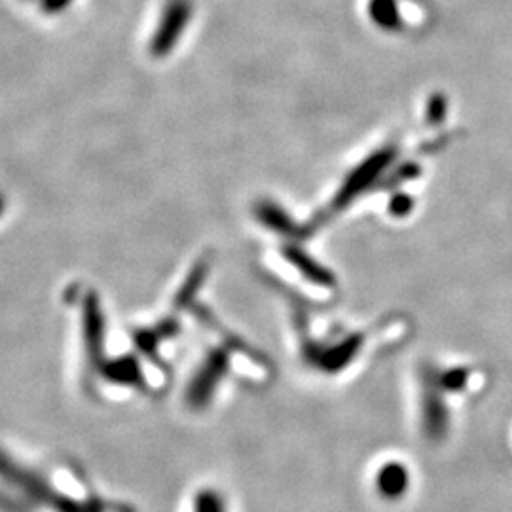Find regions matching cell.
Masks as SVG:
<instances>
[{
    "mask_svg": "<svg viewBox=\"0 0 512 512\" xmlns=\"http://www.w3.org/2000/svg\"><path fill=\"white\" fill-rule=\"evenodd\" d=\"M42 4L48 12H61L71 4V0H42Z\"/></svg>",
    "mask_w": 512,
    "mask_h": 512,
    "instance_id": "obj_3",
    "label": "cell"
},
{
    "mask_svg": "<svg viewBox=\"0 0 512 512\" xmlns=\"http://www.w3.org/2000/svg\"><path fill=\"white\" fill-rule=\"evenodd\" d=\"M0 213H2V200H0Z\"/></svg>",
    "mask_w": 512,
    "mask_h": 512,
    "instance_id": "obj_4",
    "label": "cell"
},
{
    "mask_svg": "<svg viewBox=\"0 0 512 512\" xmlns=\"http://www.w3.org/2000/svg\"><path fill=\"white\" fill-rule=\"evenodd\" d=\"M370 16L384 29H395L399 25L395 0H370Z\"/></svg>",
    "mask_w": 512,
    "mask_h": 512,
    "instance_id": "obj_2",
    "label": "cell"
},
{
    "mask_svg": "<svg viewBox=\"0 0 512 512\" xmlns=\"http://www.w3.org/2000/svg\"><path fill=\"white\" fill-rule=\"evenodd\" d=\"M192 16L190 0H169L165 6L156 35L152 38L150 50L156 57L169 54L183 37L184 29Z\"/></svg>",
    "mask_w": 512,
    "mask_h": 512,
    "instance_id": "obj_1",
    "label": "cell"
}]
</instances>
